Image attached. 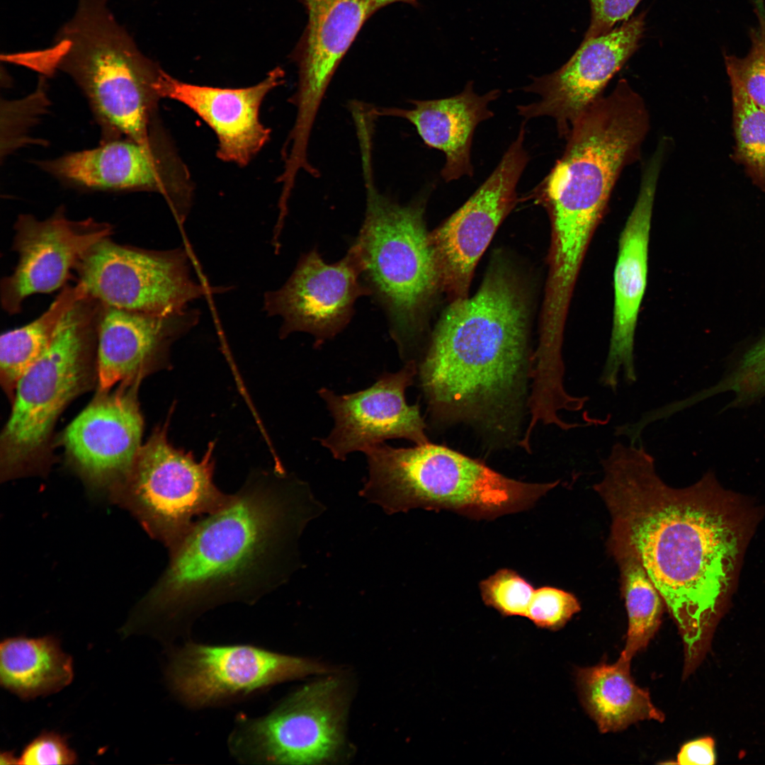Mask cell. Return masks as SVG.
Here are the masks:
<instances>
[{
  "label": "cell",
  "mask_w": 765,
  "mask_h": 765,
  "mask_svg": "<svg viewBox=\"0 0 765 765\" xmlns=\"http://www.w3.org/2000/svg\"><path fill=\"white\" fill-rule=\"evenodd\" d=\"M593 487L611 518L608 542L638 558L674 619L693 672L709 652L754 523L747 505L706 474L667 485L642 443L613 445Z\"/></svg>",
  "instance_id": "cell-1"
},
{
  "label": "cell",
  "mask_w": 765,
  "mask_h": 765,
  "mask_svg": "<svg viewBox=\"0 0 765 765\" xmlns=\"http://www.w3.org/2000/svg\"><path fill=\"white\" fill-rule=\"evenodd\" d=\"M304 489L278 470L251 473L169 550V565L144 601L143 618L176 636L208 610L254 604L281 584L304 521Z\"/></svg>",
  "instance_id": "cell-2"
},
{
  "label": "cell",
  "mask_w": 765,
  "mask_h": 765,
  "mask_svg": "<svg viewBox=\"0 0 765 765\" xmlns=\"http://www.w3.org/2000/svg\"><path fill=\"white\" fill-rule=\"evenodd\" d=\"M528 366L521 296L510 278L494 272L443 312L417 374L432 417L506 432L531 378Z\"/></svg>",
  "instance_id": "cell-3"
},
{
  "label": "cell",
  "mask_w": 765,
  "mask_h": 765,
  "mask_svg": "<svg viewBox=\"0 0 765 765\" xmlns=\"http://www.w3.org/2000/svg\"><path fill=\"white\" fill-rule=\"evenodd\" d=\"M108 1L78 0L52 46L21 53L19 61L43 73L59 69L71 76L86 97L103 141L144 142L159 125L164 71L138 50Z\"/></svg>",
  "instance_id": "cell-4"
},
{
  "label": "cell",
  "mask_w": 765,
  "mask_h": 765,
  "mask_svg": "<svg viewBox=\"0 0 765 765\" xmlns=\"http://www.w3.org/2000/svg\"><path fill=\"white\" fill-rule=\"evenodd\" d=\"M363 453L368 477L363 495L390 513L421 507L494 518L528 508L559 484L514 480L429 442L410 448L380 443Z\"/></svg>",
  "instance_id": "cell-5"
},
{
  "label": "cell",
  "mask_w": 765,
  "mask_h": 765,
  "mask_svg": "<svg viewBox=\"0 0 765 765\" xmlns=\"http://www.w3.org/2000/svg\"><path fill=\"white\" fill-rule=\"evenodd\" d=\"M365 219L351 246L370 286L385 307L391 336L405 363L414 361L417 316L440 282L420 202L401 205L379 193L370 154H363Z\"/></svg>",
  "instance_id": "cell-6"
},
{
  "label": "cell",
  "mask_w": 765,
  "mask_h": 765,
  "mask_svg": "<svg viewBox=\"0 0 765 765\" xmlns=\"http://www.w3.org/2000/svg\"><path fill=\"white\" fill-rule=\"evenodd\" d=\"M95 302L86 297L66 313L47 348L18 380L1 436L6 468L34 462L45 453L58 416L88 385Z\"/></svg>",
  "instance_id": "cell-7"
},
{
  "label": "cell",
  "mask_w": 765,
  "mask_h": 765,
  "mask_svg": "<svg viewBox=\"0 0 765 765\" xmlns=\"http://www.w3.org/2000/svg\"><path fill=\"white\" fill-rule=\"evenodd\" d=\"M350 686L327 675L299 688L267 714L239 717L229 736L231 754L256 764H322L344 754Z\"/></svg>",
  "instance_id": "cell-8"
},
{
  "label": "cell",
  "mask_w": 765,
  "mask_h": 765,
  "mask_svg": "<svg viewBox=\"0 0 765 765\" xmlns=\"http://www.w3.org/2000/svg\"><path fill=\"white\" fill-rule=\"evenodd\" d=\"M191 264L185 248L147 250L108 237L92 246L76 268L87 295L102 305L167 314L217 290L193 278Z\"/></svg>",
  "instance_id": "cell-9"
},
{
  "label": "cell",
  "mask_w": 765,
  "mask_h": 765,
  "mask_svg": "<svg viewBox=\"0 0 765 765\" xmlns=\"http://www.w3.org/2000/svg\"><path fill=\"white\" fill-rule=\"evenodd\" d=\"M210 445L203 458L175 448L166 426L154 431L140 449L128 474L138 512L149 532L174 548L196 517L222 507L230 494L213 482L215 461Z\"/></svg>",
  "instance_id": "cell-10"
},
{
  "label": "cell",
  "mask_w": 765,
  "mask_h": 765,
  "mask_svg": "<svg viewBox=\"0 0 765 765\" xmlns=\"http://www.w3.org/2000/svg\"><path fill=\"white\" fill-rule=\"evenodd\" d=\"M330 672L311 659L254 645L187 642L170 653L165 675L180 702L200 709L243 699L282 682Z\"/></svg>",
  "instance_id": "cell-11"
},
{
  "label": "cell",
  "mask_w": 765,
  "mask_h": 765,
  "mask_svg": "<svg viewBox=\"0 0 765 765\" xmlns=\"http://www.w3.org/2000/svg\"><path fill=\"white\" fill-rule=\"evenodd\" d=\"M40 167L70 186L95 191L160 193L177 221L186 219L193 186L186 164L159 125L144 142L103 141L93 149L40 162Z\"/></svg>",
  "instance_id": "cell-12"
},
{
  "label": "cell",
  "mask_w": 765,
  "mask_h": 765,
  "mask_svg": "<svg viewBox=\"0 0 765 765\" xmlns=\"http://www.w3.org/2000/svg\"><path fill=\"white\" fill-rule=\"evenodd\" d=\"M525 123L500 162L470 198L429 234L440 281L463 298L474 268L516 200V188L529 161Z\"/></svg>",
  "instance_id": "cell-13"
},
{
  "label": "cell",
  "mask_w": 765,
  "mask_h": 765,
  "mask_svg": "<svg viewBox=\"0 0 765 765\" xmlns=\"http://www.w3.org/2000/svg\"><path fill=\"white\" fill-rule=\"evenodd\" d=\"M645 13L624 21L610 32L583 40L560 69L533 78L523 91L538 99L517 106L525 120L550 117L566 138L577 119L597 99L613 76L638 47Z\"/></svg>",
  "instance_id": "cell-14"
},
{
  "label": "cell",
  "mask_w": 765,
  "mask_h": 765,
  "mask_svg": "<svg viewBox=\"0 0 765 765\" xmlns=\"http://www.w3.org/2000/svg\"><path fill=\"white\" fill-rule=\"evenodd\" d=\"M417 370L418 363L412 361L397 372L382 373L373 385L358 392L338 395L319 389L317 393L334 419L329 435L319 439L321 445L335 459L344 460L351 453L364 452L387 439L429 443L419 404H409L405 397Z\"/></svg>",
  "instance_id": "cell-15"
},
{
  "label": "cell",
  "mask_w": 765,
  "mask_h": 765,
  "mask_svg": "<svg viewBox=\"0 0 765 765\" xmlns=\"http://www.w3.org/2000/svg\"><path fill=\"white\" fill-rule=\"evenodd\" d=\"M14 227L18 263L1 284V305L9 314L19 312L28 297L62 287L87 251L112 233L108 223L72 220L62 209L44 220L20 215Z\"/></svg>",
  "instance_id": "cell-16"
},
{
  "label": "cell",
  "mask_w": 765,
  "mask_h": 765,
  "mask_svg": "<svg viewBox=\"0 0 765 765\" xmlns=\"http://www.w3.org/2000/svg\"><path fill=\"white\" fill-rule=\"evenodd\" d=\"M361 268L351 248L339 261L327 264L316 250L302 256L280 289L267 293L264 308L283 322L280 335L304 332L315 346L333 338L348 324L355 301L370 294L359 280Z\"/></svg>",
  "instance_id": "cell-17"
},
{
  "label": "cell",
  "mask_w": 765,
  "mask_h": 765,
  "mask_svg": "<svg viewBox=\"0 0 765 765\" xmlns=\"http://www.w3.org/2000/svg\"><path fill=\"white\" fill-rule=\"evenodd\" d=\"M665 150L659 147L643 171L639 193L618 242L614 270V306L609 349L599 378L601 385L616 392L623 370L628 384L637 374L635 334L647 285L648 246L655 191Z\"/></svg>",
  "instance_id": "cell-18"
},
{
  "label": "cell",
  "mask_w": 765,
  "mask_h": 765,
  "mask_svg": "<svg viewBox=\"0 0 765 765\" xmlns=\"http://www.w3.org/2000/svg\"><path fill=\"white\" fill-rule=\"evenodd\" d=\"M98 318V393L118 382L141 381L169 367L171 344L198 322L200 312L186 308L167 314L132 312L103 305Z\"/></svg>",
  "instance_id": "cell-19"
},
{
  "label": "cell",
  "mask_w": 765,
  "mask_h": 765,
  "mask_svg": "<svg viewBox=\"0 0 765 765\" xmlns=\"http://www.w3.org/2000/svg\"><path fill=\"white\" fill-rule=\"evenodd\" d=\"M283 76V71L276 68L252 86L222 88L184 82L164 72L159 94L186 106L209 126L217 140L219 159L244 167L270 140L271 130L260 118L261 106Z\"/></svg>",
  "instance_id": "cell-20"
},
{
  "label": "cell",
  "mask_w": 765,
  "mask_h": 765,
  "mask_svg": "<svg viewBox=\"0 0 765 765\" xmlns=\"http://www.w3.org/2000/svg\"><path fill=\"white\" fill-rule=\"evenodd\" d=\"M140 381L121 382L97 397L67 426L62 443L84 474L107 479L128 474L141 448L144 420L137 398Z\"/></svg>",
  "instance_id": "cell-21"
},
{
  "label": "cell",
  "mask_w": 765,
  "mask_h": 765,
  "mask_svg": "<svg viewBox=\"0 0 765 765\" xmlns=\"http://www.w3.org/2000/svg\"><path fill=\"white\" fill-rule=\"evenodd\" d=\"M307 24L298 51V82L291 103L294 128L312 130L321 103L343 57L371 16L364 0H304Z\"/></svg>",
  "instance_id": "cell-22"
},
{
  "label": "cell",
  "mask_w": 765,
  "mask_h": 765,
  "mask_svg": "<svg viewBox=\"0 0 765 765\" xmlns=\"http://www.w3.org/2000/svg\"><path fill=\"white\" fill-rule=\"evenodd\" d=\"M500 96L498 89L483 95L475 92L472 81L453 96L434 100H414L409 109L383 108L371 113L408 120L424 144L443 152L446 162L441 176L446 182L472 176V138L477 126L494 115L489 104Z\"/></svg>",
  "instance_id": "cell-23"
},
{
  "label": "cell",
  "mask_w": 765,
  "mask_h": 765,
  "mask_svg": "<svg viewBox=\"0 0 765 765\" xmlns=\"http://www.w3.org/2000/svg\"><path fill=\"white\" fill-rule=\"evenodd\" d=\"M630 662L618 659L577 671L583 705L601 732L624 730L643 720H664V714L652 703L647 690L636 685Z\"/></svg>",
  "instance_id": "cell-24"
},
{
  "label": "cell",
  "mask_w": 765,
  "mask_h": 765,
  "mask_svg": "<svg viewBox=\"0 0 765 765\" xmlns=\"http://www.w3.org/2000/svg\"><path fill=\"white\" fill-rule=\"evenodd\" d=\"M73 676L72 658L54 636H16L1 642V685L21 699L56 693L68 686Z\"/></svg>",
  "instance_id": "cell-25"
},
{
  "label": "cell",
  "mask_w": 765,
  "mask_h": 765,
  "mask_svg": "<svg viewBox=\"0 0 765 765\" xmlns=\"http://www.w3.org/2000/svg\"><path fill=\"white\" fill-rule=\"evenodd\" d=\"M87 297L84 285L65 286L41 315L28 324L8 331L0 338V378L11 396L23 374L43 354L66 313Z\"/></svg>",
  "instance_id": "cell-26"
},
{
  "label": "cell",
  "mask_w": 765,
  "mask_h": 765,
  "mask_svg": "<svg viewBox=\"0 0 765 765\" xmlns=\"http://www.w3.org/2000/svg\"><path fill=\"white\" fill-rule=\"evenodd\" d=\"M608 547L618 565L628 618L626 643L618 659L630 663L658 630L665 606L636 555L618 543L608 542Z\"/></svg>",
  "instance_id": "cell-27"
},
{
  "label": "cell",
  "mask_w": 765,
  "mask_h": 765,
  "mask_svg": "<svg viewBox=\"0 0 765 765\" xmlns=\"http://www.w3.org/2000/svg\"><path fill=\"white\" fill-rule=\"evenodd\" d=\"M730 79L738 153L752 171L765 181V111L751 99L737 79Z\"/></svg>",
  "instance_id": "cell-28"
},
{
  "label": "cell",
  "mask_w": 765,
  "mask_h": 765,
  "mask_svg": "<svg viewBox=\"0 0 765 765\" xmlns=\"http://www.w3.org/2000/svg\"><path fill=\"white\" fill-rule=\"evenodd\" d=\"M483 602L503 616L526 617L536 594L534 587L510 569H501L480 583Z\"/></svg>",
  "instance_id": "cell-29"
},
{
  "label": "cell",
  "mask_w": 765,
  "mask_h": 765,
  "mask_svg": "<svg viewBox=\"0 0 765 765\" xmlns=\"http://www.w3.org/2000/svg\"><path fill=\"white\" fill-rule=\"evenodd\" d=\"M759 25L751 33L752 47L743 58L725 55L729 76L737 79L751 99L765 111V12L756 0Z\"/></svg>",
  "instance_id": "cell-30"
},
{
  "label": "cell",
  "mask_w": 765,
  "mask_h": 765,
  "mask_svg": "<svg viewBox=\"0 0 765 765\" xmlns=\"http://www.w3.org/2000/svg\"><path fill=\"white\" fill-rule=\"evenodd\" d=\"M729 390L736 393L735 403L747 401L765 392V339L747 351L732 374L706 390V392L711 396Z\"/></svg>",
  "instance_id": "cell-31"
},
{
  "label": "cell",
  "mask_w": 765,
  "mask_h": 765,
  "mask_svg": "<svg viewBox=\"0 0 765 765\" xmlns=\"http://www.w3.org/2000/svg\"><path fill=\"white\" fill-rule=\"evenodd\" d=\"M581 610L575 596L552 586L536 589L526 617L536 627L550 630L561 629Z\"/></svg>",
  "instance_id": "cell-32"
},
{
  "label": "cell",
  "mask_w": 765,
  "mask_h": 765,
  "mask_svg": "<svg viewBox=\"0 0 765 765\" xmlns=\"http://www.w3.org/2000/svg\"><path fill=\"white\" fill-rule=\"evenodd\" d=\"M77 763L75 752L67 738L55 732L46 731L30 741L18 757V764L51 765Z\"/></svg>",
  "instance_id": "cell-33"
},
{
  "label": "cell",
  "mask_w": 765,
  "mask_h": 765,
  "mask_svg": "<svg viewBox=\"0 0 765 765\" xmlns=\"http://www.w3.org/2000/svg\"><path fill=\"white\" fill-rule=\"evenodd\" d=\"M591 6V21L584 40H588L610 32L614 25L625 21L641 0H589Z\"/></svg>",
  "instance_id": "cell-34"
},
{
  "label": "cell",
  "mask_w": 765,
  "mask_h": 765,
  "mask_svg": "<svg viewBox=\"0 0 765 765\" xmlns=\"http://www.w3.org/2000/svg\"><path fill=\"white\" fill-rule=\"evenodd\" d=\"M715 740L710 736L684 744L675 764L681 765H713L716 762Z\"/></svg>",
  "instance_id": "cell-35"
},
{
  "label": "cell",
  "mask_w": 765,
  "mask_h": 765,
  "mask_svg": "<svg viewBox=\"0 0 765 765\" xmlns=\"http://www.w3.org/2000/svg\"><path fill=\"white\" fill-rule=\"evenodd\" d=\"M368 8L370 16L379 9L395 2H402L416 6L418 5L416 0H364Z\"/></svg>",
  "instance_id": "cell-36"
},
{
  "label": "cell",
  "mask_w": 765,
  "mask_h": 765,
  "mask_svg": "<svg viewBox=\"0 0 765 765\" xmlns=\"http://www.w3.org/2000/svg\"><path fill=\"white\" fill-rule=\"evenodd\" d=\"M1 764H18V757L11 752H4L1 754Z\"/></svg>",
  "instance_id": "cell-37"
},
{
  "label": "cell",
  "mask_w": 765,
  "mask_h": 765,
  "mask_svg": "<svg viewBox=\"0 0 765 765\" xmlns=\"http://www.w3.org/2000/svg\"><path fill=\"white\" fill-rule=\"evenodd\" d=\"M615 434H616V435H617V434H616V429H615ZM617 436H618V435H617ZM631 444H636V443H631Z\"/></svg>",
  "instance_id": "cell-38"
}]
</instances>
